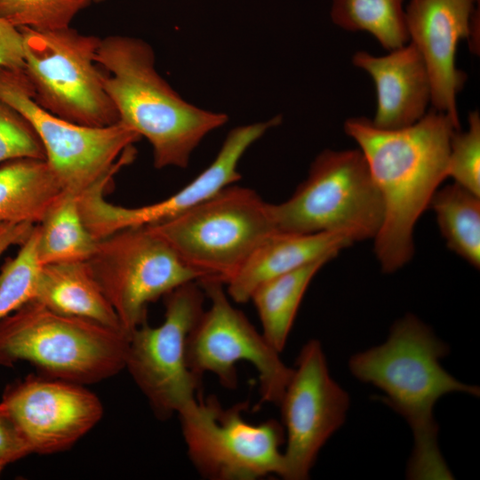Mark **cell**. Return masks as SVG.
<instances>
[{
	"instance_id": "1",
	"label": "cell",
	"mask_w": 480,
	"mask_h": 480,
	"mask_svg": "<svg viewBox=\"0 0 480 480\" xmlns=\"http://www.w3.org/2000/svg\"><path fill=\"white\" fill-rule=\"evenodd\" d=\"M458 129L460 124L434 108L398 129L379 128L366 117L344 123L381 196L383 220L373 239L383 272L393 273L412 260L414 227L447 178L451 138Z\"/></svg>"
},
{
	"instance_id": "25",
	"label": "cell",
	"mask_w": 480,
	"mask_h": 480,
	"mask_svg": "<svg viewBox=\"0 0 480 480\" xmlns=\"http://www.w3.org/2000/svg\"><path fill=\"white\" fill-rule=\"evenodd\" d=\"M37 252V229L20 245L0 271V321L34 298L42 268Z\"/></svg>"
},
{
	"instance_id": "15",
	"label": "cell",
	"mask_w": 480,
	"mask_h": 480,
	"mask_svg": "<svg viewBox=\"0 0 480 480\" xmlns=\"http://www.w3.org/2000/svg\"><path fill=\"white\" fill-rule=\"evenodd\" d=\"M280 123L281 117L276 116L234 128L212 163L180 190L160 202L130 208L111 204L104 196L95 197L87 212L91 231L103 238L124 228L156 224L209 199L241 179L237 165L244 152Z\"/></svg>"
},
{
	"instance_id": "5",
	"label": "cell",
	"mask_w": 480,
	"mask_h": 480,
	"mask_svg": "<svg viewBox=\"0 0 480 480\" xmlns=\"http://www.w3.org/2000/svg\"><path fill=\"white\" fill-rule=\"evenodd\" d=\"M148 227L200 275L199 281L224 284L277 231L272 204L252 189L232 185L175 217Z\"/></svg>"
},
{
	"instance_id": "6",
	"label": "cell",
	"mask_w": 480,
	"mask_h": 480,
	"mask_svg": "<svg viewBox=\"0 0 480 480\" xmlns=\"http://www.w3.org/2000/svg\"><path fill=\"white\" fill-rule=\"evenodd\" d=\"M272 213L279 232H347L358 242L377 235L383 204L359 149H325L291 197L272 204Z\"/></svg>"
},
{
	"instance_id": "3",
	"label": "cell",
	"mask_w": 480,
	"mask_h": 480,
	"mask_svg": "<svg viewBox=\"0 0 480 480\" xmlns=\"http://www.w3.org/2000/svg\"><path fill=\"white\" fill-rule=\"evenodd\" d=\"M96 62L118 115L152 147L154 166L185 168L201 140L228 122V116L186 101L156 68L151 46L140 38H100Z\"/></svg>"
},
{
	"instance_id": "18",
	"label": "cell",
	"mask_w": 480,
	"mask_h": 480,
	"mask_svg": "<svg viewBox=\"0 0 480 480\" xmlns=\"http://www.w3.org/2000/svg\"><path fill=\"white\" fill-rule=\"evenodd\" d=\"M347 232L293 234L276 231L265 239L227 283L228 295L237 303L250 300L263 282L324 257L335 258L356 243Z\"/></svg>"
},
{
	"instance_id": "4",
	"label": "cell",
	"mask_w": 480,
	"mask_h": 480,
	"mask_svg": "<svg viewBox=\"0 0 480 480\" xmlns=\"http://www.w3.org/2000/svg\"><path fill=\"white\" fill-rule=\"evenodd\" d=\"M129 335L29 300L0 321V364L27 361L51 378L100 381L125 367Z\"/></svg>"
},
{
	"instance_id": "2",
	"label": "cell",
	"mask_w": 480,
	"mask_h": 480,
	"mask_svg": "<svg viewBox=\"0 0 480 480\" xmlns=\"http://www.w3.org/2000/svg\"><path fill=\"white\" fill-rule=\"evenodd\" d=\"M449 352L431 328L412 314L396 321L386 342L352 356L351 373L381 389L383 401L412 428L413 448L407 463L408 479H453L442 456L434 406L443 396L461 392L479 396L477 386L456 380L440 364Z\"/></svg>"
},
{
	"instance_id": "22",
	"label": "cell",
	"mask_w": 480,
	"mask_h": 480,
	"mask_svg": "<svg viewBox=\"0 0 480 480\" xmlns=\"http://www.w3.org/2000/svg\"><path fill=\"white\" fill-rule=\"evenodd\" d=\"M37 252L44 265L87 261L97 240L85 227L78 196L65 192L36 225Z\"/></svg>"
},
{
	"instance_id": "21",
	"label": "cell",
	"mask_w": 480,
	"mask_h": 480,
	"mask_svg": "<svg viewBox=\"0 0 480 480\" xmlns=\"http://www.w3.org/2000/svg\"><path fill=\"white\" fill-rule=\"evenodd\" d=\"M332 257H324L260 284L252 293L262 334L279 353L284 349L302 298L314 276Z\"/></svg>"
},
{
	"instance_id": "29",
	"label": "cell",
	"mask_w": 480,
	"mask_h": 480,
	"mask_svg": "<svg viewBox=\"0 0 480 480\" xmlns=\"http://www.w3.org/2000/svg\"><path fill=\"white\" fill-rule=\"evenodd\" d=\"M31 450L4 404L0 403V460L7 465L28 454Z\"/></svg>"
},
{
	"instance_id": "9",
	"label": "cell",
	"mask_w": 480,
	"mask_h": 480,
	"mask_svg": "<svg viewBox=\"0 0 480 480\" xmlns=\"http://www.w3.org/2000/svg\"><path fill=\"white\" fill-rule=\"evenodd\" d=\"M205 293L197 281L164 296V322H146L129 333L125 367L162 419L197 400L201 377L188 364V339L204 312Z\"/></svg>"
},
{
	"instance_id": "30",
	"label": "cell",
	"mask_w": 480,
	"mask_h": 480,
	"mask_svg": "<svg viewBox=\"0 0 480 480\" xmlns=\"http://www.w3.org/2000/svg\"><path fill=\"white\" fill-rule=\"evenodd\" d=\"M0 67L24 70L23 37L20 29L0 18Z\"/></svg>"
},
{
	"instance_id": "16",
	"label": "cell",
	"mask_w": 480,
	"mask_h": 480,
	"mask_svg": "<svg viewBox=\"0 0 480 480\" xmlns=\"http://www.w3.org/2000/svg\"><path fill=\"white\" fill-rule=\"evenodd\" d=\"M478 0H409L405 5L411 43L421 54L431 86L434 109L460 124L457 95L466 74L456 67L460 40L476 36Z\"/></svg>"
},
{
	"instance_id": "14",
	"label": "cell",
	"mask_w": 480,
	"mask_h": 480,
	"mask_svg": "<svg viewBox=\"0 0 480 480\" xmlns=\"http://www.w3.org/2000/svg\"><path fill=\"white\" fill-rule=\"evenodd\" d=\"M2 403L32 453L50 454L71 447L101 419L103 406L81 384L29 377L12 385Z\"/></svg>"
},
{
	"instance_id": "23",
	"label": "cell",
	"mask_w": 480,
	"mask_h": 480,
	"mask_svg": "<svg viewBox=\"0 0 480 480\" xmlns=\"http://www.w3.org/2000/svg\"><path fill=\"white\" fill-rule=\"evenodd\" d=\"M429 207L447 247L478 269L480 196L453 182L436 191Z\"/></svg>"
},
{
	"instance_id": "12",
	"label": "cell",
	"mask_w": 480,
	"mask_h": 480,
	"mask_svg": "<svg viewBox=\"0 0 480 480\" xmlns=\"http://www.w3.org/2000/svg\"><path fill=\"white\" fill-rule=\"evenodd\" d=\"M210 307L204 310L188 339L187 360L191 371L202 377L212 372L228 388L237 385L236 364H252L258 372L262 402L278 405L292 374L276 351L235 308L224 284L215 280L198 282Z\"/></svg>"
},
{
	"instance_id": "20",
	"label": "cell",
	"mask_w": 480,
	"mask_h": 480,
	"mask_svg": "<svg viewBox=\"0 0 480 480\" xmlns=\"http://www.w3.org/2000/svg\"><path fill=\"white\" fill-rule=\"evenodd\" d=\"M66 191L45 159L0 164V224H39Z\"/></svg>"
},
{
	"instance_id": "27",
	"label": "cell",
	"mask_w": 480,
	"mask_h": 480,
	"mask_svg": "<svg viewBox=\"0 0 480 480\" xmlns=\"http://www.w3.org/2000/svg\"><path fill=\"white\" fill-rule=\"evenodd\" d=\"M480 196V115H468V128L454 131L450 142L447 178Z\"/></svg>"
},
{
	"instance_id": "19",
	"label": "cell",
	"mask_w": 480,
	"mask_h": 480,
	"mask_svg": "<svg viewBox=\"0 0 480 480\" xmlns=\"http://www.w3.org/2000/svg\"><path fill=\"white\" fill-rule=\"evenodd\" d=\"M31 300L56 313L85 318L124 332L87 261L42 266Z\"/></svg>"
},
{
	"instance_id": "32",
	"label": "cell",
	"mask_w": 480,
	"mask_h": 480,
	"mask_svg": "<svg viewBox=\"0 0 480 480\" xmlns=\"http://www.w3.org/2000/svg\"><path fill=\"white\" fill-rule=\"evenodd\" d=\"M7 464L4 463V461L0 460V475L1 473L3 472L4 468H5Z\"/></svg>"
},
{
	"instance_id": "33",
	"label": "cell",
	"mask_w": 480,
	"mask_h": 480,
	"mask_svg": "<svg viewBox=\"0 0 480 480\" xmlns=\"http://www.w3.org/2000/svg\"><path fill=\"white\" fill-rule=\"evenodd\" d=\"M102 1H104V0H92V3H100Z\"/></svg>"
},
{
	"instance_id": "17",
	"label": "cell",
	"mask_w": 480,
	"mask_h": 480,
	"mask_svg": "<svg viewBox=\"0 0 480 480\" xmlns=\"http://www.w3.org/2000/svg\"><path fill=\"white\" fill-rule=\"evenodd\" d=\"M352 62L368 73L374 83L377 106L372 122L377 127L409 126L428 112L430 80L423 58L412 43L384 56L357 52Z\"/></svg>"
},
{
	"instance_id": "7",
	"label": "cell",
	"mask_w": 480,
	"mask_h": 480,
	"mask_svg": "<svg viewBox=\"0 0 480 480\" xmlns=\"http://www.w3.org/2000/svg\"><path fill=\"white\" fill-rule=\"evenodd\" d=\"M24 70L0 67V100L24 116L36 131L45 160L66 192L77 196L111 182L134 156L140 137L121 122L85 126L59 117L40 107Z\"/></svg>"
},
{
	"instance_id": "28",
	"label": "cell",
	"mask_w": 480,
	"mask_h": 480,
	"mask_svg": "<svg viewBox=\"0 0 480 480\" xmlns=\"http://www.w3.org/2000/svg\"><path fill=\"white\" fill-rule=\"evenodd\" d=\"M20 158L45 159L44 149L28 121L0 100V164Z\"/></svg>"
},
{
	"instance_id": "8",
	"label": "cell",
	"mask_w": 480,
	"mask_h": 480,
	"mask_svg": "<svg viewBox=\"0 0 480 480\" xmlns=\"http://www.w3.org/2000/svg\"><path fill=\"white\" fill-rule=\"evenodd\" d=\"M19 29L23 37L24 71L40 107L85 126L103 127L119 122L96 62L100 38L70 27Z\"/></svg>"
},
{
	"instance_id": "26",
	"label": "cell",
	"mask_w": 480,
	"mask_h": 480,
	"mask_svg": "<svg viewBox=\"0 0 480 480\" xmlns=\"http://www.w3.org/2000/svg\"><path fill=\"white\" fill-rule=\"evenodd\" d=\"M92 0H0V18L12 26L35 30L69 27Z\"/></svg>"
},
{
	"instance_id": "13",
	"label": "cell",
	"mask_w": 480,
	"mask_h": 480,
	"mask_svg": "<svg viewBox=\"0 0 480 480\" xmlns=\"http://www.w3.org/2000/svg\"><path fill=\"white\" fill-rule=\"evenodd\" d=\"M278 405L286 442L282 478L308 479L349 407L348 394L330 375L320 341L310 340L302 347Z\"/></svg>"
},
{
	"instance_id": "11",
	"label": "cell",
	"mask_w": 480,
	"mask_h": 480,
	"mask_svg": "<svg viewBox=\"0 0 480 480\" xmlns=\"http://www.w3.org/2000/svg\"><path fill=\"white\" fill-rule=\"evenodd\" d=\"M124 332L147 321L150 302L200 275L148 226L122 229L97 240L87 260Z\"/></svg>"
},
{
	"instance_id": "24",
	"label": "cell",
	"mask_w": 480,
	"mask_h": 480,
	"mask_svg": "<svg viewBox=\"0 0 480 480\" xmlns=\"http://www.w3.org/2000/svg\"><path fill=\"white\" fill-rule=\"evenodd\" d=\"M404 0H332L331 19L348 31L372 35L381 46L392 51L410 41Z\"/></svg>"
},
{
	"instance_id": "31",
	"label": "cell",
	"mask_w": 480,
	"mask_h": 480,
	"mask_svg": "<svg viewBox=\"0 0 480 480\" xmlns=\"http://www.w3.org/2000/svg\"><path fill=\"white\" fill-rule=\"evenodd\" d=\"M35 225L29 223L0 224V257L12 245H20L31 234Z\"/></svg>"
},
{
	"instance_id": "10",
	"label": "cell",
	"mask_w": 480,
	"mask_h": 480,
	"mask_svg": "<svg viewBox=\"0 0 480 480\" xmlns=\"http://www.w3.org/2000/svg\"><path fill=\"white\" fill-rule=\"evenodd\" d=\"M247 403L224 410L215 397L197 400L180 415L188 454L197 472L212 480H255L268 475L283 477L280 447L284 429L274 420L247 422Z\"/></svg>"
}]
</instances>
